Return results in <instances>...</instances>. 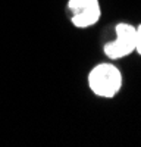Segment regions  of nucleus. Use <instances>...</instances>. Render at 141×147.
<instances>
[{
	"instance_id": "nucleus-1",
	"label": "nucleus",
	"mask_w": 141,
	"mask_h": 147,
	"mask_svg": "<svg viewBox=\"0 0 141 147\" xmlns=\"http://www.w3.org/2000/svg\"><path fill=\"white\" fill-rule=\"evenodd\" d=\"M88 84L93 93L100 97H113L121 90L122 77L117 68L110 63H101L91 69Z\"/></svg>"
},
{
	"instance_id": "nucleus-2",
	"label": "nucleus",
	"mask_w": 141,
	"mask_h": 147,
	"mask_svg": "<svg viewBox=\"0 0 141 147\" xmlns=\"http://www.w3.org/2000/svg\"><path fill=\"white\" fill-rule=\"evenodd\" d=\"M137 30L128 24H119L116 27V40L104 46V53L110 59H119L135 50Z\"/></svg>"
},
{
	"instance_id": "nucleus-3",
	"label": "nucleus",
	"mask_w": 141,
	"mask_h": 147,
	"mask_svg": "<svg viewBox=\"0 0 141 147\" xmlns=\"http://www.w3.org/2000/svg\"><path fill=\"white\" fill-rule=\"evenodd\" d=\"M72 22L78 28H87L100 18V6L97 0H87L85 5L72 12Z\"/></svg>"
},
{
	"instance_id": "nucleus-4",
	"label": "nucleus",
	"mask_w": 141,
	"mask_h": 147,
	"mask_svg": "<svg viewBox=\"0 0 141 147\" xmlns=\"http://www.w3.org/2000/svg\"><path fill=\"white\" fill-rule=\"evenodd\" d=\"M137 30V38H135V50L141 55V25L138 27V28H135Z\"/></svg>"
}]
</instances>
